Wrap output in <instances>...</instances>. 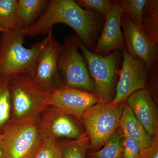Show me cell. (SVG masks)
<instances>
[{"instance_id": "obj_1", "label": "cell", "mask_w": 158, "mask_h": 158, "mask_svg": "<svg viewBox=\"0 0 158 158\" xmlns=\"http://www.w3.org/2000/svg\"><path fill=\"white\" fill-rule=\"evenodd\" d=\"M105 16L96 11L81 8L74 0H50L41 16L25 30L26 37L47 35L56 24L72 28L79 39L90 50H93Z\"/></svg>"}, {"instance_id": "obj_2", "label": "cell", "mask_w": 158, "mask_h": 158, "mask_svg": "<svg viewBox=\"0 0 158 158\" xmlns=\"http://www.w3.org/2000/svg\"><path fill=\"white\" fill-rule=\"evenodd\" d=\"M24 29L17 27L0 34V77L11 78L30 73L36 65L40 52L52 35V31L41 41L29 48L23 46Z\"/></svg>"}, {"instance_id": "obj_3", "label": "cell", "mask_w": 158, "mask_h": 158, "mask_svg": "<svg viewBox=\"0 0 158 158\" xmlns=\"http://www.w3.org/2000/svg\"><path fill=\"white\" fill-rule=\"evenodd\" d=\"M9 89L11 121L21 123L34 120L49 106L52 93L38 87L29 73L11 77Z\"/></svg>"}, {"instance_id": "obj_4", "label": "cell", "mask_w": 158, "mask_h": 158, "mask_svg": "<svg viewBox=\"0 0 158 158\" xmlns=\"http://www.w3.org/2000/svg\"><path fill=\"white\" fill-rule=\"evenodd\" d=\"M39 119L21 123L10 120L0 135L3 158H34L44 139Z\"/></svg>"}, {"instance_id": "obj_5", "label": "cell", "mask_w": 158, "mask_h": 158, "mask_svg": "<svg viewBox=\"0 0 158 158\" xmlns=\"http://www.w3.org/2000/svg\"><path fill=\"white\" fill-rule=\"evenodd\" d=\"M76 34L65 37L62 44L58 67L62 84L69 88L94 94L95 85L86 60L79 51Z\"/></svg>"}, {"instance_id": "obj_6", "label": "cell", "mask_w": 158, "mask_h": 158, "mask_svg": "<svg viewBox=\"0 0 158 158\" xmlns=\"http://www.w3.org/2000/svg\"><path fill=\"white\" fill-rule=\"evenodd\" d=\"M77 41L79 49L86 60L90 77L94 82V94L108 102L113 95L118 76L122 48L102 56L94 53L78 37Z\"/></svg>"}, {"instance_id": "obj_7", "label": "cell", "mask_w": 158, "mask_h": 158, "mask_svg": "<svg viewBox=\"0 0 158 158\" xmlns=\"http://www.w3.org/2000/svg\"><path fill=\"white\" fill-rule=\"evenodd\" d=\"M124 105L111 106L109 103H100L83 113L81 122L89 137L91 151L100 149L118 129Z\"/></svg>"}, {"instance_id": "obj_8", "label": "cell", "mask_w": 158, "mask_h": 158, "mask_svg": "<svg viewBox=\"0 0 158 158\" xmlns=\"http://www.w3.org/2000/svg\"><path fill=\"white\" fill-rule=\"evenodd\" d=\"M123 62L121 68L117 72L119 76L116 93L111 106L124 105L130 95L145 88L147 81L148 68L144 62L133 57L125 47L121 49Z\"/></svg>"}, {"instance_id": "obj_9", "label": "cell", "mask_w": 158, "mask_h": 158, "mask_svg": "<svg viewBox=\"0 0 158 158\" xmlns=\"http://www.w3.org/2000/svg\"><path fill=\"white\" fill-rule=\"evenodd\" d=\"M61 46L62 44L52 36L40 52L36 65L29 73L36 85L52 93L63 85L58 67Z\"/></svg>"}, {"instance_id": "obj_10", "label": "cell", "mask_w": 158, "mask_h": 158, "mask_svg": "<svg viewBox=\"0 0 158 158\" xmlns=\"http://www.w3.org/2000/svg\"><path fill=\"white\" fill-rule=\"evenodd\" d=\"M126 48L134 57L144 62L148 68L158 64V45H156L126 13L121 18Z\"/></svg>"}, {"instance_id": "obj_11", "label": "cell", "mask_w": 158, "mask_h": 158, "mask_svg": "<svg viewBox=\"0 0 158 158\" xmlns=\"http://www.w3.org/2000/svg\"><path fill=\"white\" fill-rule=\"evenodd\" d=\"M100 103H108L88 91L63 85L52 94L49 106L81 122L84 112Z\"/></svg>"}, {"instance_id": "obj_12", "label": "cell", "mask_w": 158, "mask_h": 158, "mask_svg": "<svg viewBox=\"0 0 158 158\" xmlns=\"http://www.w3.org/2000/svg\"><path fill=\"white\" fill-rule=\"evenodd\" d=\"M75 117L63 114L49 106L40 114L39 129L43 138L77 139L83 133Z\"/></svg>"}, {"instance_id": "obj_13", "label": "cell", "mask_w": 158, "mask_h": 158, "mask_svg": "<svg viewBox=\"0 0 158 158\" xmlns=\"http://www.w3.org/2000/svg\"><path fill=\"white\" fill-rule=\"evenodd\" d=\"M123 13L120 0L113 1L111 11L105 17L103 29L92 52L94 53L105 56L125 46L121 27V18Z\"/></svg>"}, {"instance_id": "obj_14", "label": "cell", "mask_w": 158, "mask_h": 158, "mask_svg": "<svg viewBox=\"0 0 158 158\" xmlns=\"http://www.w3.org/2000/svg\"><path fill=\"white\" fill-rule=\"evenodd\" d=\"M152 138L158 135L157 107L149 90L144 88L129 97L127 104Z\"/></svg>"}, {"instance_id": "obj_15", "label": "cell", "mask_w": 158, "mask_h": 158, "mask_svg": "<svg viewBox=\"0 0 158 158\" xmlns=\"http://www.w3.org/2000/svg\"><path fill=\"white\" fill-rule=\"evenodd\" d=\"M119 127L124 136L138 143L140 152L151 145L153 138L148 134L127 104L124 105Z\"/></svg>"}, {"instance_id": "obj_16", "label": "cell", "mask_w": 158, "mask_h": 158, "mask_svg": "<svg viewBox=\"0 0 158 158\" xmlns=\"http://www.w3.org/2000/svg\"><path fill=\"white\" fill-rule=\"evenodd\" d=\"M49 0H17V27L26 30L38 20L44 13Z\"/></svg>"}, {"instance_id": "obj_17", "label": "cell", "mask_w": 158, "mask_h": 158, "mask_svg": "<svg viewBox=\"0 0 158 158\" xmlns=\"http://www.w3.org/2000/svg\"><path fill=\"white\" fill-rule=\"evenodd\" d=\"M142 27L145 34L158 45V0H147L142 16Z\"/></svg>"}, {"instance_id": "obj_18", "label": "cell", "mask_w": 158, "mask_h": 158, "mask_svg": "<svg viewBox=\"0 0 158 158\" xmlns=\"http://www.w3.org/2000/svg\"><path fill=\"white\" fill-rule=\"evenodd\" d=\"M123 134L121 130H117L111 135L102 149L90 151L88 158H122V141Z\"/></svg>"}, {"instance_id": "obj_19", "label": "cell", "mask_w": 158, "mask_h": 158, "mask_svg": "<svg viewBox=\"0 0 158 158\" xmlns=\"http://www.w3.org/2000/svg\"><path fill=\"white\" fill-rule=\"evenodd\" d=\"M58 142L62 158H85L90 144L86 133H83L77 139Z\"/></svg>"}, {"instance_id": "obj_20", "label": "cell", "mask_w": 158, "mask_h": 158, "mask_svg": "<svg viewBox=\"0 0 158 158\" xmlns=\"http://www.w3.org/2000/svg\"><path fill=\"white\" fill-rule=\"evenodd\" d=\"M10 78L0 77V135L11 120V101L9 89Z\"/></svg>"}, {"instance_id": "obj_21", "label": "cell", "mask_w": 158, "mask_h": 158, "mask_svg": "<svg viewBox=\"0 0 158 158\" xmlns=\"http://www.w3.org/2000/svg\"><path fill=\"white\" fill-rule=\"evenodd\" d=\"M17 0H0V29L11 31L17 28Z\"/></svg>"}, {"instance_id": "obj_22", "label": "cell", "mask_w": 158, "mask_h": 158, "mask_svg": "<svg viewBox=\"0 0 158 158\" xmlns=\"http://www.w3.org/2000/svg\"><path fill=\"white\" fill-rule=\"evenodd\" d=\"M120 2L123 13L128 15L142 29V16L147 0H120Z\"/></svg>"}, {"instance_id": "obj_23", "label": "cell", "mask_w": 158, "mask_h": 158, "mask_svg": "<svg viewBox=\"0 0 158 158\" xmlns=\"http://www.w3.org/2000/svg\"><path fill=\"white\" fill-rule=\"evenodd\" d=\"M34 158H62L58 140L44 138Z\"/></svg>"}, {"instance_id": "obj_24", "label": "cell", "mask_w": 158, "mask_h": 158, "mask_svg": "<svg viewBox=\"0 0 158 158\" xmlns=\"http://www.w3.org/2000/svg\"><path fill=\"white\" fill-rule=\"evenodd\" d=\"M77 4L81 8L92 10L102 15L105 17L111 11L113 1L110 0H77Z\"/></svg>"}, {"instance_id": "obj_25", "label": "cell", "mask_w": 158, "mask_h": 158, "mask_svg": "<svg viewBox=\"0 0 158 158\" xmlns=\"http://www.w3.org/2000/svg\"><path fill=\"white\" fill-rule=\"evenodd\" d=\"M139 153L138 143L131 138L123 136L122 141V158H138Z\"/></svg>"}, {"instance_id": "obj_26", "label": "cell", "mask_w": 158, "mask_h": 158, "mask_svg": "<svg viewBox=\"0 0 158 158\" xmlns=\"http://www.w3.org/2000/svg\"><path fill=\"white\" fill-rule=\"evenodd\" d=\"M138 158H158V135L153 138L150 146L140 152Z\"/></svg>"}, {"instance_id": "obj_27", "label": "cell", "mask_w": 158, "mask_h": 158, "mask_svg": "<svg viewBox=\"0 0 158 158\" xmlns=\"http://www.w3.org/2000/svg\"><path fill=\"white\" fill-rule=\"evenodd\" d=\"M0 158H3L2 152H1V150H0Z\"/></svg>"}, {"instance_id": "obj_28", "label": "cell", "mask_w": 158, "mask_h": 158, "mask_svg": "<svg viewBox=\"0 0 158 158\" xmlns=\"http://www.w3.org/2000/svg\"><path fill=\"white\" fill-rule=\"evenodd\" d=\"M2 32H4V31H3L2 30H1V29H0V34H1V33Z\"/></svg>"}]
</instances>
